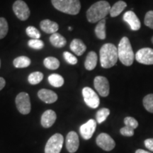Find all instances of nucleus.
Segmentation results:
<instances>
[{
	"instance_id": "obj_1",
	"label": "nucleus",
	"mask_w": 153,
	"mask_h": 153,
	"mask_svg": "<svg viewBox=\"0 0 153 153\" xmlns=\"http://www.w3.org/2000/svg\"><path fill=\"white\" fill-rule=\"evenodd\" d=\"M111 7L106 1H99L93 4L87 11V19L88 22L94 24L106 18L110 13Z\"/></svg>"
},
{
	"instance_id": "obj_2",
	"label": "nucleus",
	"mask_w": 153,
	"mask_h": 153,
	"mask_svg": "<svg viewBox=\"0 0 153 153\" xmlns=\"http://www.w3.org/2000/svg\"><path fill=\"white\" fill-rule=\"evenodd\" d=\"M100 63L103 68L108 69L114 67L118 59V48L112 43H106L99 51Z\"/></svg>"
},
{
	"instance_id": "obj_3",
	"label": "nucleus",
	"mask_w": 153,
	"mask_h": 153,
	"mask_svg": "<svg viewBox=\"0 0 153 153\" xmlns=\"http://www.w3.org/2000/svg\"><path fill=\"white\" fill-rule=\"evenodd\" d=\"M118 55L119 60L125 66H131L133 65L135 55L128 38L123 37L121 38L118 44Z\"/></svg>"
},
{
	"instance_id": "obj_4",
	"label": "nucleus",
	"mask_w": 153,
	"mask_h": 153,
	"mask_svg": "<svg viewBox=\"0 0 153 153\" xmlns=\"http://www.w3.org/2000/svg\"><path fill=\"white\" fill-rule=\"evenodd\" d=\"M51 2L57 10L68 14L76 15L81 9L79 0H51Z\"/></svg>"
},
{
	"instance_id": "obj_5",
	"label": "nucleus",
	"mask_w": 153,
	"mask_h": 153,
	"mask_svg": "<svg viewBox=\"0 0 153 153\" xmlns=\"http://www.w3.org/2000/svg\"><path fill=\"white\" fill-rule=\"evenodd\" d=\"M64 137L60 133H55L50 137L45 145V153H60L62 150Z\"/></svg>"
},
{
	"instance_id": "obj_6",
	"label": "nucleus",
	"mask_w": 153,
	"mask_h": 153,
	"mask_svg": "<svg viewBox=\"0 0 153 153\" xmlns=\"http://www.w3.org/2000/svg\"><path fill=\"white\" fill-rule=\"evenodd\" d=\"M16 108L22 114H28L31 109L29 95L26 92L19 93L16 97Z\"/></svg>"
},
{
	"instance_id": "obj_7",
	"label": "nucleus",
	"mask_w": 153,
	"mask_h": 153,
	"mask_svg": "<svg viewBox=\"0 0 153 153\" xmlns=\"http://www.w3.org/2000/svg\"><path fill=\"white\" fill-rule=\"evenodd\" d=\"M84 101L88 106L91 108H97L100 104L99 96L97 94L91 89L90 87H86L82 89Z\"/></svg>"
},
{
	"instance_id": "obj_8",
	"label": "nucleus",
	"mask_w": 153,
	"mask_h": 153,
	"mask_svg": "<svg viewBox=\"0 0 153 153\" xmlns=\"http://www.w3.org/2000/svg\"><path fill=\"white\" fill-rule=\"evenodd\" d=\"M13 11L17 18L21 21H26L30 16V9L26 2L17 0L13 4Z\"/></svg>"
},
{
	"instance_id": "obj_9",
	"label": "nucleus",
	"mask_w": 153,
	"mask_h": 153,
	"mask_svg": "<svg viewBox=\"0 0 153 153\" xmlns=\"http://www.w3.org/2000/svg\"><path fill=\"white\" fill-rule=\"evenodd\" d=\"M94 86L99 94L103 97H106L109 94L110 86L107 78L103 76H97L94 80Z\"/></svg>"
},
{
	"instance_id": "obj_10",
	"label": "nucleus",
	"mask_w": 153,
	"mask_h": 153,
	"mask_svg": "<svg viewBox=\"0 0 153 153\" xmlns=\"http://www.w3.org/2000/svg\"><path fill=\"white\" fill-rule=\"evenodd\" d=\"M96 143L99 148L105 151H111L116 146L114 139L108 134L102 133L97 136Z\"/></svg>"
},
{
	"instance_id": "obj_11",
	"label": "nucleus",
	"mask_w": 153,
	"mask_h": 153,
	"mask_svg": "<svg viewBox=\"0 0 153 153\" xmlns=\"http://www.w3.org/2000/svg\"><path fill=\"white\" fill-rule=\"evenodd\" d=\"M135 60L143 65H153V49L150 48L140 49L135 54Z\"/></svg>"
},
{
	"instance_id": "obj_12",
	"label": "nucleus",
	"mask_w": 153,
	"mask_h": 153,
	"mask_svg": "<svg viewBox=\"0 0 153 153\" xmlns=\"http://www.w3.org/2000/svg\"><path fill=\"white\" fill-rule=\"evenodd\" d=\"M97 128V122L95 120L90 119L87 123L80 126L79 132L82 138L85 140H89L92 137Z\"/></svg>"
},
{
	"instance_id": "obj_13",
	"label": "nucleus",
	"mask_w": 153,
	"mask_h": 153,
	"mask_svg": "<svg viewBox=\"0 0 153 153\" xmlns=\"http://www.w3.org/2000/svg\"><path fill=\"white\" fill-rule=\"evenodd\" d=\"M79 140L77 133L74 131L69 132L66 137V148L70 153H74L79 148Z\"/></svg>"
},
{
	"instance_id": "obj_14",
	"label": "nucleus",
	"mask_w": 153,
	"mask_h": 153,
	"mask_svg": "<svg viewBox=\"0 0 153 153\" xmlns=\"http://www.w3.org/2000/svg\"><path fill=\"white\" fill-rule=\"evenodd\" d=\"M123 20L128 24L132 30H138L141 27L138 17L133 11H126L123 15Z\"/></svg>"
},
{
	"instance_id": "obj_15",
	"label": "nucleus",
	"mask_w": 153,
	"mask_h": 153,
	"mask_svg": "<svg viewBox=\"0 0 153 153\" xmlns=\"http://www.w3.org/2000/svg\"><path fill=\"white\" fill-rule=\"evenodd\" d=\"M57 116L54 111L47 110L43 113L41 116V125L43 128H51L56 120Z\"/></svg>"
},
{
	"instance_id": "obj_16",
	"label": "nucleus",
	"mask_w": 153,
	"mask_h": 153,
	"mask_svg": "<svg viewBox=\"0 0 153 153\" xmlns=\"http://www.w3.org/2000/svg\"><path fill=\"white\" fill-rule=\"evenodd\" d=\"M38 97L41 101L46 104H53L57 100V94L49 89H41L38 92Z\"/></svg>"
},
{
	"instance_id": "obj_17",
	"label": "nucleus",
	"mask_w": 153,
	"mask_h": 153,
	"mask_svg": "<svg viewBox=\"0 0 153 153\" xmlns=\"http://www.w3.org/2000/svg\"><path fill=\"white\" fill-rule=\"evenodd\" d=\"M41 30L46 33H55L58 30L59 26L56 22L49 20V19H45L41 21L40 23Z\"/></svg>"
},
{
	"instance_id": "obj_18",
	"label": "nucleus",
	"mask_w": 153,
	"mask_h": 153,
	"mask_svg": "<svg viewBox=\"0 0 153 153\" xmlns=\"http://www.w3.org/2000/svg\"><path fill=\"white\" fill-rule=\"evenodd\" d=\"M70 49L74 54L78 56L83 55L87 50V46L85 44L83 43L82 40L78 39V38H74L70 43Z\"/></svg>"
},
{
	"instance_id": "obj_19",
	"label": "nucleus",
	"mask_w": 153,
	"mask_h": 153,
	"mask_svg": "<svg viewBox=\"0 0 153 153\" xmlns=\"http://www.w3.org/2000/svg\"><path fill=\"white\" fill-rule=\"evenodd\" d=\"M97 60H98V57H97V53L94 51L89 52L86 57L85 62V68L87 70H93L97 67Z\"/></svg>"
},
{
	"instance_id": "obj_20",
	"label": "nucleus",
	"mask_w": 153,
	"mask_h": 153,
	"mask_svg": "<svg viewBox=\"0 0 153 153\" xmlns=\"http://www.w3.org/2000/svg\"><path fill=\"white\" fill-rule=\"evenodd\" d=\"M50 41L53 46L57 48H63L66 45L67 41L65 38H64L62 35L58 33H55L51 35L50 37Z\"/></svg>"
},
{
	"instance_id": "obj_21",
	"label": "nucleus",
	"mask_w": 153,
	"mask_h": 153,
	"mask_svg": "<svg viewBox=\"0 0 153 153\" xmlns=\"http://www.w3.org/2000/svg\"><path fill=\"white\" fill-rule=\"evenodd\" d=\"M127 7V4L123 1H118L114 4V5L110 9V16L116 17L123 12V11Z\"/></svg>"
},
{
	"instance_id": "obj_22",
	"label": "nucleus",
	"mask_w": 153,
	"mask_h": 153,
	"mask_svg": "<svg viewBox=\"0 0 153 153\" xmlns=\"http://www.w3.org/2000/svg\"><path fill=\"white\" fill-rule=\"evenodd\" d=\"M94 32L96 36L99 39L104 40L106 38V19H102V20L98 22L95 28Z\"/></svg>"
},
{
	"instance_id": "obj_23",
	"label": "nucleus",
	"mask_w": 153,
	"mask_h": 153,
	"mask_svg": "<svg viewBox=\"0 0 153 153\" xmlns=\"http://www.w3.org/2000/svg\"><path fill=\"white\" fill-rule=\"evenodd\" d=\"M30 60L26 56H20L15 58L13 61V64L16 68H27L30 65Z\"/></svg>"
},
{
	"instance_id": "obj_24",
	"label": "nucleus",
	"mask_w": 153,
	"mask_h": 153,
	"mask_svg": "<svg viewBox=\"0 0 153 153\" xmlns=\"http://www.w3.org/2000/svg\"><path fill=\"white\" fill-rule=\"evenodd\" d=\"M48 82L53 87H60L64 85V79L60 74H52L48 76Z\"/></svg>"
},
{
	"instance_id": "obj_25",
	"label": "nucleus",
	"mask_w": 153,
	"mask_h": 153,
	"mask_svg": "<svg viewBox=\"0 0 153 153\" xmlns=\"http://www.w3.org/2000/svg\"><path fill=\"white\" fill-rule=\"evenodd\" d=\"M45 67L49 70H57L60 66V62L54 57H48L43 60Z\"/></svg>"
},
{
	"instance_id": "obj_26",
	"label": "nucleus",
	"mask_w": 153,
	"mask_h": 153,
	"mask_svg": "<svg viewBox=\"0 0 153 153\" xmlns=\"http://www.w3.org/2000/svg\"><path fill=\"white\" fill-rule=\"evenodd\" d=\"M43 79V74L41 72H34L30 74L28 77V81L30 85H38Z\"/></svg>"
},
{
	"instance_id": "obj_27",
	"label": "nucleus",
	"mask_w": 153,
	"mask_h": 153,
	"mask_svg": "<svg viewBox=\"0 0 153 153\" xmlns=\"http://www.w3.org/2000/svg\"><path fill=\"white\" fill-rule=\"evenodd\" d=\"M110 110L108 108H103L99 110L96 115V119L98 123H102L103 122L106 120L107 117L109 116Z\"/></svg>"
},
{
	"instance_id": "obj_28",
	"label": "nucleus",
	"mask_w": 153,
	"mask_h": 153,
	"mask_svg": "<svg viewBox=\"0 0 153 153\" xmlns=\"http://www.w3.org/2000/svg\"><path fill=\"white\" fill-rule=\"evenodd\" d=\"M143 106L148 112L153 114V94L146 95L143 98Z\"/></svg>"
},
{
	"instance_id": "obj_29",
	"label": "nucleus",
	"mask_w": 153,
	"mask_h": 153,
	"mask_svg": "<svg viewBox=\"0 0 153 153\" xmlns=\"http://www.w3.org/2000/svg\"><path fill=\"white\" fill-rule=\"evenodd\" d=\"M9 30L7 21L4 18L0 17V39H2L7 36Z\"/></svg>"
},
{
	"instance_id": "obj_30",
	"label": "nucleus",
	"mask_w": 153,
	"mask_h": 153,
	"mask_svg": "<svg viewBox=\"0 0 153 153\" xmlns=\"http://www.w3.org/2000/svg\"><path fill=\"white\" fill-rule=\"evenodd\" d=\"M26 32L27 36L31 38V39H39V38L41 37V33L34 26H28L26 29Z\"/></svg>"
},
{
	"instance_id": "obj_31",
	"label": "nucleus",
	"mask_w": 153,
	"mask_h": 153,
	"mask_svg": "<svg viewBox=\"0 0 153 153\" xmlns=\"http://www.w3.org/2000/svg\"><path fill=\"white\" fill-rule=\"evenodd\" d=\"M28 46L35 50H41L44 47L43 42L40 39H30L28 42Z\"/></svg>"
},
{
	"instance_id": "obj_32",
	"label": "nucleus",
	"mask_w": 153,
	"mask_h": 153,
	"mask_svg": "<svg viewBox=\"0 0 153 153\" xmlns=\"http://www.w3.org/2000/svg\"><path fill=\"white\" fill-rule=\"evenodd\" d=\"M124 123H125L126 126L131 128L134 130L137 128V126H138V122H137V120H135V118L130 117V116H128V117H126L124 118Z\"/></svg>"
},
{
	"instance_id": "obj_33",
	"label": "nucleus",
	"mask_w": 153,
	"mask_h": 153,
	"mask_svg": "<svg viewBox=\"0 0 153 153\" xmlns=\"http://www.w3.org/2000/svg\"><path fill=\"white\" fill-rule=\"evenodd\" d=\"M144 24L151 29H153V11H149L146 13L144 19Z\"/></svg>"
},
{
	"instance_id": "obj_34",
	"label": "nucleus",
	"mask_w": 153,
	"mask_h": 153,
	"mask_svg": "<svg viewBox=\"0 0 153 153\" xmlns=\"http://www.w3.org/2000/svg\"><path fill=\"white\" fill-rule=\"evenodd\" d=\"M63 56H64V58L66 60V62H68L69 64L74 65H76L77 63V58L74 55H72V53L69 52H64Z\"/></svg>"
},
{
	"instance_id": "obj_35",
	"label": "nucleus",
	"mask_w": 153,
	"mask_h": 153,
	"mask_svg": "<svg viewBox=\"0 0 153 153\" xmlns=\"http://www.w3.org/2000/svg\"><path fill=\"white\" fill-rule=\"evenodd\" d=\"M120 133L122 135H123V136L131 137L134 135V129L125 126L124 127L122 128H120Z\"/></svg>"
},
{
	"instance_id": "obj_36",
	"label": "nucleus",
	"mask_w": 153,
	"mask_h": 153,
	"mask_svg": "<svg viewBox=\"0 0 153 153\" xmlns=\"http://www.w3.org/2000/svg\"><path fill=\"white\" fill-rule=\"evenodd\" d=\"M145 145L149 150L153 152V138H149L145 140Z\"/></svg>"
},
{
	"instance_id": "obj_37",
	"label": "nucleus",
	"mask_w": 153,
	"mask_h": 153,
	"mask_svg": "<svg viewBox=\"0 0 153 153\" xmlns=\"http://www.w3.org/2000/svg\"><path fill=\"white\" fill-rule=\"evenodd\" d=\"M5 85H6L5 79H4L3 77H1V76H0V91H1V89L5 87Z\"/></svg>"
},
{
	"instance_id": "obj_38",
	"label": "nucleus",
	"mask_w": 153,
	"mask_h": 153,
	"mask_svg": "<svg viewBox=\"0 0 153 153\" xmlns=\"http://www.w3.org/2000/svg\"><path fill=\"white\" fill-rule=\"evenodd\" d=\"M135 153H152V152H148V151L142 150V149H138V150H137L136 151H135Z\"/></svg>"
},
{
	"instance_id": "obj_39",
	"label": "nucleus",
	"mask_w": 153,
	"mask_h": 153,
	"mask_svg": "<svg viewBox=\"0 0 153 153\" xmlns=\"http://www.w3.org/2000/svg\"><path fill=\"white\" fill-rule=\"evenodd\" d=\"M68 30H72V27H69V28H68Z\"/></svg>"
},
{
	"instance_id": "obj_40",
	"label": "nucleus",
	"mask_w": 153,
	"mask_h": 153,
	"mask_svg": "<svg viewBox=\"0 0 153 153\" xmlns=\"http://www.w3.org/2000/svg\"><path fill=\"white\" fill-rule=\"evenodd\" d=\"M151 41H152V43L153 44V36L152 37V38H151Z\"/></svg>"
},
{
	"instance_id": "obj_41",
	"label": "nucleus",
	"mask_w": 153,
	"mask_h": 153,
	"mask_svg": "<svg viewBox=\"0 0 153 153\" xmlns=\"http://www.w3.org/2000/svg\"><path fill=\"white\" fill-rule=\"evenodd\" d=\"M0 67H1V60H0Z\"/></svg>"
}]
</instances>
